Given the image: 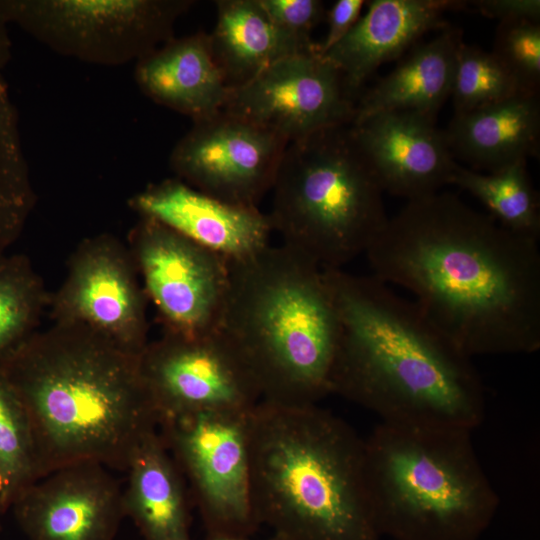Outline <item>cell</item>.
<instances>
[{
	"label": "cell",
	"mask_w": 540,
	"mask_h": 540,
	"mask_svg": "<svg viewBox=\"0 0 540 540\" xmlns=\"http://www.w3.org/2000/svg\"><path fill=\"white\" fill-rule=\"evenodd\" d=\"M128 247L111 234L83 240L50 296L54 323L84 327L139 355L148 343L147 296Z\"/></svg>",
	"instance_id": "obj_12"
},
{
	"label": "cell",
	"mask_w": 540,
	"mask_h": 540,
	"mask_svg": "<svg viewBox=\"0 0 540 540\" xmlns=\"http://www.w3.org/2000/svg\"><path fill=\"white\" fill-rule=\"evenodd\" d=\"M288 142L224 111L193 122L175 144L169 164L176 178L230 204L258 207L272 189Z\"/></svg>",
	"instance_id": "obj_14"
},
{
	"label": "cell",
	"mask_w": 540,
	"mask_h": 540,
	"mask_svg": "<svg viewBox=\"0 0 540 540\" xmlns=\"http://www.w3.org/2000/svg\"><path fill=\"white\" fill-rule=\"evenodd\" d=\"M40 479L31 425L13 386L0 369V514Z\"/></svg>",
	"instance_id": "obj_26"
},
{
	"label": "cell",
	"mask_w": 540,
	"mask_h": 540,
	"mask_svg": "<svg viewBox=\"0 0 540 540\" xmlns=\"http://www.w3.org/2000/svg\"><path fill=\"white\" fill-rule=\"evenodd\" d=\"M7 24L0 17V71H3L11 58V40L7 30Z\"/></svg>",
	"instance_id": "obj_33"
},
{
	"label": "cell",
	"mask_w": 540,
	"mask_h": 540,
	"mask_svg": "<svg viewBox=\"0 0 540 540\" xmlns=\"http://www.w3.org/2000/svg\"><path fill=\"white\" fill-rule=\"evenodd\" d=\"M268 215L282 246L321 270L342 269L384 230L383 189L350 125L289 143Z\"/></svg>",
	"instance_id": "obj_7"
},
{
	"label": "cell",
	"mask_w": 540,
	"mask_h": 540,
	"mask_svg": "<svg viewBox=\"0 0 540 540\" xmlns=\"http://www.w3.org/2000/svg\"><path fill=\"white\" fill-rule=\"evenodd\" d=\"M339 321L331 394L382 423L472 431L485 413L472 360L415 301L374 275L322 270Z\"/></svg>",
	"instance_id": "obj_2"
},
{
	"label": "cell",
	"mask_w": 540,
	"mask_h": 540,
	"mask_svg": "<svg viewBox=\"0 0 540 540\" xmlns=\"http://www.w3.org/2000/svg\"><path fill=\"white\" fill-rule=\"evenodd\" d=\"M123 491L125 517L143 540H191L184 477L157 428L144 435L132 454Z\"/></svg>",
	"instance_id": "obj_21"
},
{
	"label": "cell",
	"mask_w": 540,
	"mask_h": 540,
	"mask_svg": "<svg viewBox=\"0 0 540 540\" xmlns=\"http://www.w3.org/2000/svg\"><path fill=\"white\" fill-rule=\"evenodd\" d=\"M492 54L525 93H539L540 21L499 22Z\"/></svg>",
	"instance_id": "obj_29"
},
{
	"label": "cell",
	"mask_w": 540,
	"mask_h": 540,
	"mask_svg": "<svg viewBox=\"0 0 540 540\" xmlns=\"http://www.w3.org/2000/svg\"><path fill=\"white\" fill-rule=\"evenodd\" d=\"M141 378L157 424L206 411H249L260 392L232 346L219 333H163L139 354Z\"/></svg>",
	"instance_id": "obj_11"
},
{
	"label": "cell",
	"mask_w": 540,
	"mask_h": 540,
	"mask_svg": "<svg viewBox=\"0 0 540 540\" xmlns=\"http://www.w3.org/2000/svg\"><path fill=\"white\" fill-rule=\"evenodd\" d=\"M251 491L261 525L283 540H381L364 439L318 404L261 400L250 414Z\"/></svg>",
	"instance_id": "obj_4"
},
{
	"label": "cell",
	"mask_w": 540,
	"mask_h": 540,
	"mask_svg": "<svg viewBox=\"0 0 540 540\" xmlns=\"http://www.w3.org/2000/svg\"><path fill=\"white\" fill-rule=\"evenodd\" d=\"M206 540H253V539L247 536L218 535V536H207ZM263 540H283V539L275 534H272L270 537Z\"/></svg>",
	"instance_id": "obj_34"
},
{
	"label": "cell",
	"mask_w": 540,
	"mask_h": 540,
	"mask_svg": "<svg viewBox=\"0 0 540 540\" xmlns=\"http://www.w3.org/2000/svg\"><path fill=\"white\" fill-rule=\"evenodd\" d=\"M271 20L285 33L312 45L311 33L326 17L319 0H259Z\"/></svg>",
	"instance_id": "obj_30"
},
{
	"label": "cell",
	"mask_w": 540,
	"mask_h": 540,
	"mask_svg": "<svg viewBox=\"0 0 540 540\" xmlns=\"http://www.w3.org/2000/svg\"><path fill=\"white\" fill-rule=\"evenodd\" d=\"M365 3L363 0H337L332 4L326 11L327 33L323 41L317 43L319 54L325 53L348 34L359 20Z\"/></svg>",
	"instance_id": "obj_31"
},
{
	"label": "cell",
	"mask_w": 540,
	"mask_h": 540,
	"mask_svg": "<svg viewBox=\"0 0 540 540\" xmlns=\"http://www.w3.org/2000/svg\"><path fill=\"white\" fill-rule=\"evenodd\" d=\"M481 15L499 22L540 21L539 0H478L467 2Z\"/></svg>",
	"instance_id": "obj_32"
},
{
	"label": "cell",
	"mask_w": 540,
	"mask_h": 540,
	"mask_svg": "<svg viewBox=\"0 0 540 540\" xmlns=\"http://www.w3.org/2000/svg\"><path fill=\"white\" fill-rule=\"evenodd\" d=\"M134 77L147 97L193 122L221 112L230 91L205 32L169 39L136 62Z\"/></svg>",
	"instance_id": "obj_19"
},
{
	"label": "cell",
	"mask_w": 540,
	"mask_h": 540,
	"mask_svg": "<svg viewBox=\"0 0 540 540\" xmlns=\"http://www.w3.org/2000/svg\"><path fill=\"white\" fill-rule=\"evenodd\" d=\"M128 204L140 217L154 219L227 260L270 245L272 226L258 207L227 203L176 177L147 186Z\"/></svg>",
	"instance_id": "obj_17"
},
{
	"label": "cell",
	"mask_w": 540,
	"mask_h": 540,
	"mask_svg": "<svg viewBox=\"0 0 540 540\" xmlns=\"http://www.w3.org/2000/svg\"><path fill=\"white\" fill-rule=\"evenodd\" d=\"M122 495L108 468L83 463L43 476L12 508L28 540H113L125 517Z\"/></svg>",
	"instance_id": "obj_15"
},
{
	"label": "cell",
	"mask_w": 540,
	"mask_h": 540,
	"mask_svg": "<svg viewBox=\"0 0 540 540\" xmlns=\"http://www.w3.org/2000/svg\"><path fill=\"white\" fill-rule=\"evenodd\" d=\"M467 1L373 0L348 34L321 54L342 75L348 93L358 99L367 79L382 64L404 54L425 33L447 25L444 14Z\"/></svg>",
	"instance_id": "obj_18"
},
{
	"label": "cell",
	"mask_w": 540,
	"mask_h": 540,
	"mask_svg": "<svg viewBox=\"0 0 540 540\" xmlns=\"http://www.w3.org/2000/svg\"><path fill=\"white\" fill-rule=\"evenodd\" d=\"M49 300L27 256L0 255V358L36 332Z\"/></svg>",
	"instance_id": "obj_27"
},
{
	"label": "cell",
	"mask_w": 540,
	"mask_h": 540,
	"mask_svg": "<svg viewBox=\"0 0 540 540\" xmlns=\"http://www.w3.org/2000/svg\"><path fill=\"white\" fill-rule=\"evenodd\" d=\"M461 42V32L446 26L432 40L413 47L389 74L359 95L352 123L389 111L413 112L436 121L451 95Z\"/></svg>",
	"instance_id": "obj_22"
},
{
	"label": "cell",
	"mask_w": 540,
	"mask_h": 540,
	"mask_svg": "<svg viewBox=\"0 0 540 540\" xmlns=\"http://www.w3.org/2000/svg\"><path fill=\"white\" fill-rule=\"evenodd\" d=\"M209 33L214 58L230 88L240 86L288 55L317 49L282 31L259 0H217Z\"/></svg>",
	"instance_id": "obj_23"
},
{
	"label": "cell",
	"mask_w": 540,
	"mask_h": 540,
	"mask_svg": "<svg viewBox=\"0 0 540 540\" xmlns=\"http://www.w3.org/2000/svg\"><path fill=\"white\" fill-rule=\"evenodd\" d=\"M218 332L252 376L261 400L318 404L331 394L339 321L322 270L279 245L228 260Z\"/></svg>",
	"instance_id": "obj_5"
},
{
	"label": "cell",
	"mask_w": 540,
	"mask_h": 540,
	"mask_svg": "<svg viewBox=\"0 0 540 540\" xmlns=\"http://www.w3.org/2000/svg\"><path fill=\"white\" fill-rule=\"evenodd\" d=\"M365 253L470 357L539 350L537 239L438 192L407 201Z\"/></svg>",
	"instance_id": "obj_1"
},
{
	"label": "cell",
	"mask_w": 540,
	"mask_h": 540,
	"mask_svg": "<svg viewBox=\"0 0 540 540\" xmlns=\"http://www.w3.org/2000/svg\"><path fill=\"white\" fill-rule=\"evenodd\" d=\"M350 130L384 192L412 201L451 184L457 163L435 120L389 111L351 123Z\"/></svg>",
	"instance_id": "obj_16"
},
{
	"label": "cell",
	"mask_w": 540,
	"mask_h": 540,
	"mask_svg": "<svg viewBox=\"0 0 540 540\" xmlns=\"http://www.w3.org/2000/svg\"><path fill=\"white\" fill-rule=\"evenodd\" d=\"M251 411L196 412L157 424L207 536L250 537L261 526L251 491Z\"/></svg>",
	"instance_id": "obj_9"
},
{
	"label": "cell",
	"mask_w": 540,
	"mask_h": 540,
	"mask_svg": "<svg viewBox=\"0 0 540 540\" xmlns=\"http://www.w3.org/2000/svg\"><path fill=\"white\" fill-rule=\"evenodd\" d=\"M355 107L338 69L315 49L283 57L230 88L222 111L292 143L350 125Z\"/></svg>",
	"instance_id": "obj_13"
},
{
	"label": "cell",
	"mask_w": 540,
	"mask_h": 540,
	"mask_svg": "<svg viewBox=\"0 0 540 540\" xmlns=\"http://www.w3.org/2000/svg\"><path fill=\"white\" fill-rule=\"evenodd\" d=\"M471 431L380 423L364 439L377 529L393 540H479L498 496Z\"/></svg>",
	"instance_id": "obj_6"
},
{
	"label": "cell",
	"mask_w": 540,
	"mask_h": 540,
	"mask_svg": "<svg viewBox=\"0 0 540 540\" xmlns=\"http://www.w3.org/2000/svg\"><path fill=\"white\" fill-rule=\"evenodd\" d=\"M27 413L40 478L93 463L125 471L157 419L139 355L75 325L54 323L0 358Z\"/></svg>",
	"instance_id": "obj_3"
},
{
	"label": "cell",
	"mask_w": 540,
	"mask_h": 540,
	"mask_svg": "<svg viewBox=\"0 0 540 540\" xmlns=\"http://www.w3.org/2000/svg\"><path fill=\"white\" fill-rule=\"evenodd\" d=\"M35 204L17 107L0 71V255L20 237Z\"/></svg>",
	"instance_id": "obj_24"
},
{
	"label": "cell",
	"mask_w": 540,
	"mask_h": 540,
	"mask_svg": "<svg viewBox=\"0 0 540 540\" xmlns=\"http://www.w3.org/2000/svg\"><path fill=\"white\" fill-rule=\"evenodd\" d=\"M455 158L494 172L540 153L539 93H518L453 115L443 131Z\"/></svg>",
	"instance_id": "obj_20"
},
{
	"label": "cell",
	"mask_w": 540,
	"mask_h": 540,
	"mask_svg": "<svg viewBox=\"0 0 540 540\" xmlns=\"http://www.w3.org/2000/svg\"><path fill=\"white\" fill-rule=\"evenodd\" d=\"M129 250L163 333L218 332L229 289L228 260L146 217L131 230Z\"/></svg>",
	"instance_id": "obj_10"
},
{
	"label": "cell",
	"mask_w": 540,
	"mask_h": 540,
	"mask_svg": "<svg viewBox=\"0 0 540 540\" xmlns=\"http://www.w3.org/2000/svg\"><path fill=\"white\" fill-rule=\"evenodd\" d=\"M191 0H0V17L82 62H137L174 37Z\"/></svg>",
	"instance_id": "obj_8"
},
{
	"label": "cell",
	"mask_w": 540,
	"mask_h": 540,
	"mask_svg": "<svg viewBox=\"0 0 540 540\" xmlns=\"http://www.w3.org/2000/svg\"><path fill=\"white\" fill-rule=\"evenodd\" d=\"M518 93L525 92L492 52L463 41L460 43L451 91L454 115L475 110Z\"/></svg>",
	"instance_id": "obj_28"
},
{
	"label": "cell",
	"mask_w": 540,
	"mask_h": 540,
	"mask_svg": "<svg viewBox=\"0 0 540 540\" xmlns=\"http://www.w3.org/2000/svg\"><path fill=\"white\" fill-rule=\"evenodd\" d=\"M451 184L477 198L504 228L539 240V196L530 180L527 162L486 174L457 164Z\"/></svg>",
	"instance_id": "obj_25"
}]
</instances>
